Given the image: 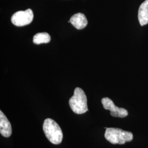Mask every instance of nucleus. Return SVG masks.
I'll return each mask as SVG.
<instances>
[{
    "label": "nucleus",
    "instance_id": "6",
    "mask_svg": "<svg viewBox=\"0 0 148 148\" xmlns=\"http://www.w3.org/2000/svg\"><path fill=\"white\" fill-rule=\"evenodd\" d=\"M11 123L5 115L0 111V133L5 137H10L12 134Z\"/></svg>",
    "mask_w": 148,
    "mask_h": 148
},
{
    "label": "nucleus",
    "instance_id": "9",
    "mask_svg": "<svg viewBox=\"0 0 148 148\" xmlns=\"http://www.w3.org/2000/svg\"><path fill=\"white\" fill-rule=\"evenodd\" d=\"M51 36L47 32L37 33L33 37V42L36 45L47 43L51 41Z\"/></svg>",
    "mask_w": 148,
    "mask_h": 148
},
{
    "label": "nucleus",
    "instance_id": "7",
    "mask_svg": "<svg viewBox=\"0 0 148 148\" xmlns=\"http://www.w3.org/2000/svg\"><path fill=\"white\" fill-rule=\"evenodd\" d=\"M70 23L78 30L84 29L88 23L86 16L81 13H78L73 15L70 18Z\"/></svg>",
    "mask_w": 148,
    "mask_h": 148
},
{
    "label": "nucleus",
    "instance_id": "1",
    "mask_svg": "<svg viewBox=\"0 0 148 148\" xmlns=\"http://www.w3.org/2000/svg\"><path fill=\"white\" fill-rule=\"evenodd\" d=\"M43 130L48 140L53 144L62 142L63 134L58 124L51 119H46L43 124Z\"/></svg>",
    "mask_w": 148,
    "mask_h": 148
},
{
    "label": "nucleus",
    "instance_id": "2",
    "mask_svg": "<svg viewBox=\"0 0 148 148\" xmlns=\"http://www.w3.org/2000/svg\"><path fill=\"white\" fill-rule=\"evenodd\" d=\"M104 137L112 144H124L132 140V133L117 128H106Z\"/></svg>",
    "mask_w": 148,
    "mask_h": 148
},
{
    "label": "nucleus",
    "instance_id": "5",
    "mask_svg": "<svg viewBox=\"0 0 148 148\" xmlns=\"http://www.w3.org/2000/svg\"><path fill=\"white\" fill-rule=\"evenodd\" d=\"M101 103L106 110L110 111V115L112 116L123 118L128 115V112L126 109L115 106L114 102L109 98H103Z\"/></svg>",
    "mask_w": 148,
    "mask_h": 148
},
{
    "label": "nucleus",
    "instance_id": "3",
    "mask_svg": "<svg viewBox=\"0 0 148 148\" xmlns=\"http://www.w3.org/2000/svg\"><path fill=\"white\" fill-rule=\"evenodd\" d=\"M87 97L83 90L76 87L74 95L69 99V106L75 114H82L88 111Z\"/></svg>",
    "mask_w": 148,
    "mask_h": 148
},
{
    "label": "nucleus",
    "instance_id": "4",
    "mask_svg": "<svg viewBox=\"0 0 148 148\" xmlns=\"http://www.w3.org/2000/svg\"><path fill=\"white\" fill-rule=\"evenodd\" d=\"M34 14L31 9L16 12L11 18L12 23L17 27H23L30 24L33 21Z\"/></svg>",
    "mask_w": 148,
    "mask_h": 148
},
{
    "label": "nucleus",
    "instance_id": "8",
    "mask_svg": "<svg viewBox=\"0 0 148 148\" xmlns=\"http://www.w3.org/2000/svg\"><path fill=\"white\" fill-rule=\"evenodd\" d=\"M138 20L141 26L148 24V0H146L140 5L138 10Z\"/></svg>",
    "mask_w": 148,
    "mask_h": 148
}]
</instances>
